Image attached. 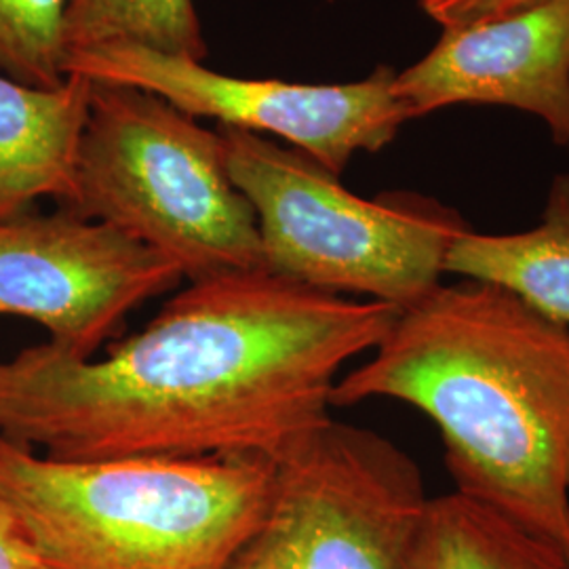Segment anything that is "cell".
<instances>
[{
  "mask_svg": "<svg viewBox=\"0 0 569 569\" xmlns=\"http://www.w3.org/2000/svg\"><path fill=\"white\" fill-rule=\"evenodd\" d=\"M399 312L266 270L194 281L102 359H0V435L56 460H277L331 418L342 367Z\"/></svg>",
  "mask_w": 569,
  "mask_h": 569,
  "instance_id": "obj_1",
  "label": "cell"
},
{
  "mask_svg": "<svg viewBox=\"0 0 569 569\" xmlns=\"http://www.w3.org/2000/svg\"><path fill=\"white\" fill-rule=\"evenodd\" d=\"M397 399L437 425L458 493L569 561V329L465 279L401 308L331 407Z\"/></svg>",
  "mask_w": 569,
  "mask_h": 569,
  "instance_id": "obj_2",
  "label": "cell"
},
{
  "mask_svg": "<svg viewBox=\"0 0 569 569\" xmlns=\"http://www.w3.org/2000/svg\"><path fill=\"white\" fill-rule=\"evenodd\" d=\"M272 477L264 456L56 460L0 435V493L47 569H226Z\"/></svg>",
  "mask_w": 569,
  "mask_h": 569,
  "instance_id": "obj_3",
  "label": "cell"
},
{
  "mask_svg": "<svg viewBox=\"0 0 569 569\" xmlns=\"http://www.w3.org/2000/svg\"><path fill=\"white\" fill-rule=\"evenodd\" d=\"M61 209L150 247L188 283L264 270L222 133L143 89L93 82L74 197Z\"/></svg>",
  "mask_w": 569,
  "mask_h": 569,
  "instance_id": "obj_4",
  "label": "cell"
},
{
  "mask_svg": "<svg viewBox=\"0 0 569 569\" xmlns=\"http://www.w3.org/2000/svg\"><path fill=\"white\" fill-rule=\"evenodd\" d=\"M234 186L258 218L264 270L331 296L407 308L441 284L468 222L416 192L361 199L305 152L220 124Z\"/></svg>",
  "mask_w": 569,
  "mask_h": 569,
  "instance_id": "obj_5",
  "label": "cell"
},
{
  "mask_svg": "<svg viewBox=\"0 0 569 569\" xmlns=\"http://www.w3.org/2000/svg\"><path fill=\"white\" fill-rule=\"evenodd\" d=\"M427 502L411 456L329 418L274 460L262 519L226 569H399Z\"/></svg>",
  "mask_w": 569,
  "mask_h": 569,
  "instance_id": "obj_6",
  "label": "cell"
},
{
  "mask_svg": "<svg viewBox=\"0 0 569 569\" xmlns=\"http://www.w3.org/2000/svg\"><path fill=\"white\" fill-rule=\"evenodd\" d=\"M66 77L150 91L192 119L274 136L340 176L357 152H380L409 121L392 82L397 72L378 66L367 79L346 84H302L237 79L203 61L140 47H98L66 56Z\"/></svg>",
  "mask_w": 569,
  "mask_h": 569,
  "instance_id": "obj_7",
  "label": "cell"
},
{
  "mask_svg": "<svg viewBox=\"0 0 569 569\" xmlns=\"http://www.w3.org/2000/svg\"><path fill=\"white\" fill-rule=\"evenodd\" d=\"M182 281L161 253L66 209L0 222V315L44 327L68 357L93 359L131 310Z\"/></svg>",
  "mask_w": 569,
  "mask_h": 569,
  "instance_id": "obj_8",
  "label": "cell"
},
{
  "mask_svg": "<svg viewBox=\"0 0 569 569\" xmlns=\"http://www.w3.org/2000/svg\"><path fill=\"white\" fill-rule=\"evenodd\" d=\"M409 119L456 103L528 110L569 152V0L505 20L443 28L427 56L392 82Z\"/></svg>",
  "mask_w": 569,
  "mask_h": 569,
  "instance_id": "obj_9",
  "label": "cell"
},
{
  "mask_svg": "<svg viewBox=\"0 0 569 569\" xmlns=\"http://www.w3.org/2000/svg\"><path fill=\"white\" fill-rule=\"evenodd\" d=\"M91 89L79 74L53 89L0 74V222L41 199L72 201Z\"/></svg>",
  "mask_w": 569,
  "mask_h": 569,
  "instance_id": "obj_10",
  "label": "cell"
},
{
  "mask_svg": "<svg viewBox=\"0 0 569 569\" xmlns=\"http://www.w3.org/2000/svg\"><path fill=\"white\" fill-rule=\"evenodd\" d=\"M493 284L569 329V173L550 183L542 222L515 234L468 228L449 247L446 274Z\"/></svg>",
  "mask_w": 569,
  "mask_h": 569,
  "instance_id": "obj_11",
  "label": "cell"
},
{
  "mask_svg": "<svg viewBox=\"0 0 569 569\" xmlns=\"http://www.w3.org/2000/svg\"><path fill=\"white\" fill-rule=\"evenodd\" d=\"M399 569H569V561L505 515L451 491L428 498Z\"/></svg>",
  "mask_w": 569,
  "mask_h": 569,
  "instance_id": "obj_12",
  "label": "cell"
},
{
  "mask_svg": "<svg viewBox=\"0 0 569 569\" xmlns=\"http://www.w3.org/2000/svg\"><path fill=\"white\" fill-rule=\"evenodd\" d=\"M114 44L194 61L209 56L194 0H68L66 56Z\"/></svg>",
  "mask_w": 569,
  "mask_h": 569,
  "instance_id": "obj_13",
  "label": "cell"
},
{
  "mask_svg": "<svg viewBox=\"0 0 569 569\" xmlns=\"http://www.w3.org/2000/svg\"><path fill=\"white\" fill-rule=\"evenodd\" d=\"M68 0H0V74L53 89L63 72Z\"/></svg>",
  "mask_w": 569,
  "mask_h": 569,
  "instance_id": "obj_14",
  "label": "cell"
},
{
  "mask_svg": "<svg viewBox=\"0 0 569 569\" xmlns=\"http://www.w3.org/2000/svg\"><path fill=\"white\" fill-rule=\"evenodd\" d=\"M420 9L430 20L443 28H458L468 23H486L540 9L557 0H418Z\"/></svg>",
  "mask_w": 569,
  "mask_h": 569,
  "instance_id": "obj_15",
  "label": "cell"
},
{
  "mask_svg": "<svg viewBox=\"0 0 569 569\" xmlns=\"http://www.w3.org/2000/svg\"><path fill=\"white\" fill-rule=\"evenodd\" d=\"M0 569H47L28 540L18 515L0 493Z\"/></svg>",
  "mask_w": 569,
  "mask_h": 569,
  "instance_id": "obj_16",
  "label": "cell"
}]
</instances>
